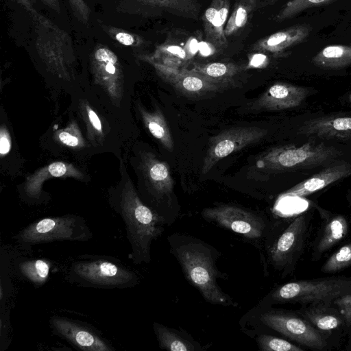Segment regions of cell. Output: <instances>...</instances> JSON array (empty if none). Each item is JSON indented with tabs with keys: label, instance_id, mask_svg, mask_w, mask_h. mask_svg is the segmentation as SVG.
Returning <instances> with one entry per match:
<instances>
[{
	"label": "cell",
	"instance_id": "9c48e42d",
	"mask_svg": "<svg viewBox=\"0 0 351 351\" xmlns=\"http://www.w3.org/2000/svg\"><path fill=\"white\" fill-rule=\"evenodd\" d=\"M340 152L324 143H306L301 146L286 145L272 148L257 158L254 169L260 173L319 165L335 158Z\"/></svg>",
	"mask_w": 351,
	"mask_h": 351
},
{
	"label": "cell",
	"instance_id": "2e32d148",
	"mask_svg": "<svg viewBox=\"0 0 351 351\" xmlns=\"http://www.w3.org/2000/svg\"><path fill=\"white\" fill-rule=\"evenodd\" d=\"M117 10L124 14L148 16L156 9H163L184 16L196 19L197 0H114Z\"/></svg>",
	"mask_w": 351,
	"mask_h": 351
},
{
	"label": "cell",
	"instance_id": "30bf717a",
	"mask_svg": "<svg viewBox=\"0 0 351 351\" xmlns=\"http://www.w3.org/2000/svg\"><path fill=\"white\" fill-rule=\"evenodd\" d=\"M308 225L305 215H300L278 236L271 234L264 241L266 267L269 264L282 277L291 273L302 251Z\"/></svg>",
	"mask_w": 351,
	"mask_h": 351
},
{
	"label": "cell",
	"instance_id": "ab89813d",
	"mask_svg": "<svg viewBox=\"0 0 351 351\" xmlns=\"http://www.w3.org/2000/svg\"><path fill=\"white\" fill-rule=\"evenodd\" d=\"M12 147V141L5 125H2L0 129V154L3 157L8 154Z\"/></svg>",
	"mask_w": 351,
	"mask_h": 351
},
{
	"label": "cell",
	"instance_id": "8fae6325",
	"mask_svg": "<svg viewBox=\"0 0 351 351\" xmlns=\"http://www.w3.org/2000/svg\"><path fill=\"white\" fill-rule=\"evenodd\" d=\"M267 133V130L258 127H237L212 137L203 160L202 173H207L220 160L261 141Z\"/></svg>",
	"mask_w": 351,
	"mask_h": 351
},
{
	"label": "cell",
	"instance_id": "d590c367",
	"mask_svg": "<svg viewBox=\"0 0 351 351\" xmlns=\"http://www.w3.org/2000/svg\"><path fill=\"white\" fill-rule=\"evenodd\" d=\"M57 137L61 143L68 147H78L84 145L83 138L75 123H71L66 128L58 132Z\"/></svg>",
	"mask_w": 351,
	"mask_h": 351
},
{
	"label": "cell",
	"instance_id": "f1b7e54d",
	"mask_svg": "<svg viewBox=\"0 0 351 351\" xmlns=\"http://www.w3.org/2000/svg\"><path fill=\"white\" fill-rule=\"evenodd\" d=\"M11 271V259L8 253L1 248L0 258V313L9 311L7 303L12 287L9 274Z\"/></svg>",
	"mask_w": 351,
	"mask_h": 351
},
{
	"label": "cell",
	"instance_id": "6da1fadb",
	"mask_svg": "<svg viewBox=\"0 0 351 351\" xmlns=\"http://www.w3.org/2000/svg\"><path fill=\"white\" fill-rule=\"evenodd\" d=\"M170 253L179 263L188 282L195 288L204 300L211 304L237 307L234 300L219 287V279L228 275L217 267L221 253L208 243L194 236L174 232L167 237Z\"/></svg>",
	"mask_w": 351,
	"mask_h": 351
},
{
	"label": "cell",
	"instance_id": "74e56055",
	"mask_svg": "<svg viewBox=\"0 0 351 351\" xmlns=\"http://www.w3.org/2000/svg\"><path fill=\"white\" fill-rule=\"evenodd\" d=\"M341 313L347 326H351V292L342 295L333 301Z\"/></svg>",
	"mask_w": 351,
	"mask_h": 351
},
{
	"label": "cell",
	"instance_id": "d6986e66",
	"mask_svg": "<svg viewBox=\"0 0 351 351\" xmlns=\"http://www.w3.org/2000/svg\"><path fill=\"white\" fill-rule=\"evenodd\" d=\"M350 174L351 166L349 164L343 163L329 167L288 189L280 197H305Z\"/></svg>",
	"mask_w": 351,
	"mask_h": 351
},
{
	"label": "cell",
	"instance_id": "83f0119b",
	"mask_svg": "<svg viewBox=\"0 0 351 351\" xmlns=\"http://www.w3.org/2000/svg\"><path fill=\"white\" fill-rule=\"evenodd\" d=\"M313 63L323 69H340L351 64V47L331 45L325 47L312 58Z\"/></svg>",
	"mask_w": 351,
	"mask_h": 351
},
{
	"label": "cell",
	"instance_id": "b9f144b4",
	"mask_svg": "<svg viewBox=\"0 0 351 351\" xmlns=\"http://www.w3.org/2000/svg\"><path fill=\"white\" fill-rule=\"evenodd\" d=\"M198 45H199L195 39L191 38L190 40H189L185 47L184 48L186 53L187 59L195 53L198 49Z\"/></svg>",
	"mask_w": 351,
	"mask_h": 351
},
{
	"label": "cell",
	"instance_id": "8d00e7d4",
	"mask_svg": "<svg viewBox=\"0 0 351 351\" xmlns=\"http://www.w3.org/2000/svg\"><path fill=\"white\" fill-rule=\"evenodd\" d=\"M70 7L77 19L84 25H88L91 10L84 0H69Z\"/></svg>",
	"mask_w": 351,
	"mask_h": 351
},
{
	"label": "cell",
	"instance_id": "e0dca14e",
	"mask_svg": "<svg viewBox=\"0 0 351 351\" xmlns=\"http://www.w3.org/2000/svg\"><path fill=\"white\" fill-rule=\"evenodd\" d=\"M311 29L308 24L289 27L259 39L252 45V50L273 54L280 53L304 42L308 38Z\"/></svg>",
	"mask_w": 351,
	"mask_h": 351
},
{
	"label": "cell",
	"instance_id": "4fadbf2b",
	"mask_svg": "<svg viewBox=\"0 0 351 351\" xmlns=\"http://www.w3.org/2000/svg\"><path fill=\"white\" fill-rule=\"evenodd\" d=\"M90 66L95 82L114 101H119L123 93V75L116 53L106 45H97L90 56Z\"/></svg>",
	"mask_w": 351,
	"mask_h": 351
},
{
	"label": "cell",
	"instance_id": "e575fe53",
	"mask_svg": "<svg viewBox=\"0 0 351 351\" xmlns=\"http://www.w3.org/2000/svg\"><path fill=\"white\" fill-rule=\"evenodd\" d=\"M351 266V243L346 244L333 253L321 268L324 273L341 271Z\"/></svg>",
	"mask_w": 351,
	"mask_h": 351
},
{
	"label": "cell",
	"instance_id": "f35d334b",
	"mask_svg": "<svg viewBox=\"0 0 351 351\" xmlns=\"http://www.w3.org/2000/svg\"><path fill=\"white\" fill-rule=\"evenodd\" d=\"M84 112L86 116V124H88V128L90 131L94 132L97 136H103V129L101 121L97 114V113L89 106L88 104H85Z\"/></svg>",
	"mask_w": 351,
	"mask_h": 351
},
{
	"label": "cell",
	"instance_id": "1f68e13d",
	"mask_svg": "<svg viewBox=\"0 0 351 351\" xmlns=\"http://www.w3.org/2000/svg\"><path fill=\"white\" fill-rule=\"evenodd\" d=\"M258 348L261 351H301L303 349L284 339L267 334L254 335Z\"/></svg>",
	"mask_w": 351,
	"mask_h": 351
},
{
	"label": "cell",
	"instance_id": "484cf974",
	"mask_svg": "<svg viewBox=\"0 0 351 351\" xmlns=\"http://www.w3.org/2000/svg\"><path fill=\"white\" fill-rule=\"evenodd\" d=\"M189 70L210 82L223 86L232 80L241 68L234 63L217 62L194 64Z\"/></svg>",
	"mask_w": 351,
	"mask_h": 351
},
{
	"label": "cell",
	"instance_id": "cb8c5ba5",
	"mask_svg": "<svg viewBox=\"0 0 351 351\" xmlns=\"http://www.w3.org/2000/svg\"><path fill=\"white\" fill-rule=\"evenodd\" d=\"M348 223L344 217L338 215L325 220L315 239L313 255L320 257L326 251L343 239L348 233Z\"/></svg>",
	"mask_w": 351,
	"mask_h": 351
},
{
	"label": "cell",
	"instance_id": "ba28073f",
	"mask_svg": "<svg viewBox=\"0 0 351 351\" xmlns=\"http://www.w3.org/2000/svg\"><path fill=\"white\" fill-rule=\"evenodd\" d=\"M36 33L35 46L47 69L60 77L69 78L74 59L69 34L39 12L32 17Z\"/></svg>",
	"mask_w": 351,
	"mask_h": 351
},
{
	"label": "cell",
	"instance_id": "d6a6232c",
	"mask_svg": "<svg viewBox=\"0 0 351 351\" xmlns=\"http://www.w3.org/2000/svg\"><path fill=\"white\" fill-rule=\"evenodd\" d=\"M151 56L158 62L175 66H178L180 61L187 59L184 48L170 44L158 46L154 53Z\"/></svg>",
	"mask_w": 351,
	"mask_h": 351
},
{
	"label": "cell",
	"instance_id": "5b68a950",
	"mask_svg": "<svg viewBox=\"0 0 351 351\" xmlns=\"http://www.w3.org/2000/svg\"><path fill=\"white\" fill-rule=\"evenodd\" d=\"M350 292L351 278L296 280L273 288L256 305L267 307L285 303H332Z\"/></svg>",
	"mask_w": 351,
	"mask_h": 351
},
{
	"label": "cell",
	"instance_id": "d4e9b609",
	"mask_svg": "<svg viewBox=\"0 0 351 351\" xmlns=\"http://www.w3.org/2000/svg\"><path fill=\"white\" fill-rule=\"evenodd\" d=\"M19 276L38 288L47 281L51 269V263L45 258H23L14 263Z\"/></svg>",
	"mask_w": 351,
	"mask_h": 351
},
{
	"label": "cell",
	"instance_id": "7402d4cb",
	"mask_svg": "<svg viewBox=\"0 0 351 351\" xmlns=\"http://www.w3.org/2000/svg\"><path fill=\"white\" fill-rule=\"evenodd\" d=\"M153 330L162 350L170 351H206L211 343L202 345L185 330L176 329L157 322L153 324Z\"/></svg>",
	"mask_w": 351,
	"mask_h": 351
},
{
	"label": "cell",
	"instance_id": "4dcf8cb0",
	"mask_svg": "<svg viewBox=\"0 0 351 351\" xmlns=\"http://www.w3.org/2000/svg\"><path fill=\"white\" fill-rule=\"evenodd\" d=\"M252 11L247 3L241 0L237 1L224 28L226 38L233 35L246 25L250 14Z\"/></svg>",
	"mask_w": 351,
	"mask_h": 351
},
{
	"label": "cell",
	"instance_id": "7c38bea8",
	"mask_svg": "<svg viewBox=\"0 0 351 351\" xmlns=\"http://www.w3.org/2000/svg\"><path fill=\"white\" fill-rule=\"evenodd\" d=\"M137 57L153 66L157 75L182 95L189 97H200L217 92L223 86L210 82L189 69L163 64L150 54H136Z\"/></svg>",
	"mask_w": 351,
	"mask_h": 351
},
{
	"label": "cell",
	"instance_id": "8992f818",
	"mask_svg": "<svg viewBox=\"0 0 351 351\" xmlns=\"http://www.w3.org/2000/svg\"><path fill=\"white\" fill-rule=\"evenodd\" d=\"M93 233L85 220L77 215H65L44 217L17 232L13 239L21 250L30 252L36 245L54 241L90 240Z\"/></svg>",
	"mask_w": 351,
	"mask_h": 351
},
{
	"label": "cell",
	"instance_id": "836d02e7",
	"mask_svg": "<svg viewBox=\"0 0 351 351\" xmlns=\"http://www.w3.org/2000/svg\"><path fill=\"white\" fill-rule=\"evenodd\" d=\"M101 28L112 39L119 43L132 47H140L146 45L145 40L141 36L127 30L100 23Z\"/></svg>",
	"mask_w": 351,
	"mask_h": 351
},
{
	"label": "cell",
	"instance_id": "9a60e30c",
	"mask_svg": "<svg viewBox=\"0 0 351 351\" xmlns=\"http://www.w3.org/2000/svg\"><path fill=\"white\" fill-rule=\"evenodd\" d=\"M308 93L305 88L277 82L254 101L250 108L255 110H281L295 108L305 99Z\"/></svg>",
	"mask_w": 351,
	"mask_h": 351
},
{
	"label": "cell",
	"instance_id": "603a6c76",
	"mask_svg": "<svg viewBox=\"0 0 351 351\" xmlns=\"http://www.w3.org/2000/svg\"><path fill=\"white\" fill-rule=\"evenodd\" d=\"M332 303H314L300 308L298 312L321 331H331L346 325L339 308Z\"/></svg>",
	"mask_w": 351,
	"mask_h": 351
},
{
	"label": "cell",
	"instance_id": "ac0fdd59",
	"mask_svg": "<svg viewBox=\"0 0 351 351\" xmlns=\"http://www.w3.org/2000/svg\"><path fill=\"white\" fill-rule=\"evenodd\" d=\"M69 177L82 179L84 176L72 164L64 162H52L27 178L24 185L25 195L30 199V202L38 203L42 197V185L45 180L52 178Z\"/></svg>",
	"mask_w": 351,
	"mask_h": 351
},
{
	"label": "cell",
	"instance_id": "44dd1931",
	"mask_svg": "<svg viewBox=\"0 0 351 351\" xmlns=\"http://www.w3.org/2000/svg\"><path fill=\"white\" fill-rule=\"evenodd\" d=\"M299 133L320 138L351 139V116L311 119L299 129Z\"/></svg>",
	"mask_w": 351,
	"mask_h": 351
},
{
	"label": "cell",
	"instance_id": "7a4b0ae2",
	"mask_svg": "<svg viewBox=\"0 0 351 351\" xmlns=\"http://www.w3.org/2000/svg\"><path fill=\"white\" fill-rule=\"evenodd\" d=\"M112 203L125 224L126 238L131 247L130 260L135 265L150 263L151 245L165 232L163 221L139 197L130 181L125 184Z\"/></svg>",
	"mask_w": 351,
	"mask_h": 351
},
{
	"label": "cell",
	"instance_id": "ee69618b",
	"mask_svg": "<svg viewBox=\"0 0 351 351\" xmlns=\"http://www.w3.org/2000/svg\"><path fill=\"white\" fill-rule=\"evenodd\" d=\"M43 4L60 14L61 12V8L59 0H40Z\"/></svg>",
	"mask_w": 351,
	"mask_h": 351
},
{
	"label": "cell",
	"instance_id": "7bdbcfd3",
	"mask_svg": "<svg viewBox=\"0 0 351 351\" xmlns=\"http://www.w3.org/2000/svg\"><path fill=\"white\" fill-rule=\"evenodd\" d=\"M12 1H14L21 6H23L27 12L31 15V16H35L38 12L37 10L34 8L32 5L30 0H11Z\"/></svg>",
	"mask_w": 351,
	"mask_h": 351
},
{
	"label": "cell",
	"instance_id": "4316f807",
	"mask_svg": "<svg viewBox=\"0 0 351 351\" xmlns=\"http://www.w3.org/2000/svg\"><path fill=\"white\" fill-rule=\"evenodd\" d=\"M144 125L150 134L169 151L173 150L174 143L165 118L159 109L149 112L138 107Z\"/></svg>",
	"mask_w": 351,
	"mask_h": 351
},
{
	"label": "cell",
	"instance_id": "5bb4252c",
	"mask_svg": "<svg viewBox=\"0 0 351 351\" xmlns=\"http://www.w3.org/2000/svg\"><path fill=\"white\" fill-rule=\"evenodd\" d=\"M53 332L77 348L85 351H114L98 332L77 321L54 315L49 319Z\"/></svg>",
	"mask_w": 351,
	"mask_h": 351
},
{
	"label": "cell",
	"instance_id": "52a82bcc",
	"mask_svg": "<svg viewBox=\"0 0 351 351\" xmlns=\"http://www.w3.org/2000/svg\"><path fill=\"white\" fill-rule=\"evenodd\" d=\"M201 215L208 223L234 232L251 242L265 241L274 226L263 215L232 204L218 203L204 208Z\"/></svg>",
	"mask_w": 351,
	"mask_h": 351
},
{
	"label": "cell",
	"instance_id": "3957f363",
	"mask_svg": "<svg viewBox=\"0 0 351 351\" xmlns=\"http://www.w3.org/2000/svg\"><path fill=\"white\" fill-rule=\"evenodd\" d=\"M298 314L256 305L241 317L239 324L243 332L250 337L273 330L306 347L324 349L327 341L322 331Z\"/></svg>",
	"mask_w": 351,
	"mask_h": 351
},
{
	"label": "cell",
	"instance_id": "c3c4849f",
	"mask_svg": "<svg viewBox=\"0 0 351 351\" xmlns=\"http://www.w3.org/2000/svg\"><path fill=\"white\" fill-rule=\"evenodd\" d=\"M348 98H349L350 101H351V94L349 95Z\"/></svg>",
	"mask_w": 351,
	"mask_h": 351
},
{
	"label": "cell",
	"instance_id": "7dc6e473",
	"mask_svg": "<svg viewBox=\"0 0 351 351\" xmlns=\"http://www.w3.org/2000/svg\"><path fill=\"white\" fill-rule=\"evenodd\" d=\"M278 0H262V2L261 3V5L263 6H268L274 4L276 3Z\"/></svg>",
	"mask_w": 351,
	"mask_h": 351
},
{
	"label": "cell",
	"instance_id": "ffe728a7",
	"mask_svg": "<svg viewBox=\"0 0 351 351\" xmlns=\"http://www.w3.org/2000/svg\"><path fill=\"white\" fill-rule=\"evenodd\" d=\"M229 8L230 0H213L202 16L206 38L216 49H223L227 47L224 28Z\"/></svg>",
	"mask_w": 351,
	"mask_h": 351
},
{
	"label": "cell",
	"instance_id": "f6af8a7d",
	"mask_svg": "<svg viewBox=\"0 0 351 351\" xmlns=\"http://www.w3.org/2000/svg\"><path fill=\"white\" fill-rule=\"evenodd\" d=\"M212 47H215L212 44L208 42L207 43H202L199 45V51L202 54L207 56L212 53Z\"/></svg>",
	"mask_w": 351,
	"mask_h": 351
},
{
	"label": "cell",
	"instance_id": "f546056e",
	"mask_svg": "<svg viewBox=\"0 0 351 351\" xmlns=\"http://www.w3.org/2000/svg\"><path fill=\"white\" fill-rule=\"evenodd\" d=\"M336 0H289L275 16V21L282 22L291 19L306 9L326 5Z\"/></svg>",
	"mask_w": 351,
	"mask_h": 351
},
{
	"label": "cell",
	"instance_id": "bcb514c9",
	"mask_svg": "<svg viewBox=\"0 0 351 351\" xmlns=\"http://www.w3.org/2000/svg\"><path fill=\"white\" fill-rule=\"evenodd\" d=\"M244 2L247 3L252 8V10L254 11L258 5V3L260 0H241Z\"/></svg>",
	"mask_w": 351,
	"mask_h": 351
},
{
	"label": "cell",
	"instance_id": "277c9868",
	"mask_svg": "<svg viewBox=\"0 0 351 351\" xmlns=\"http://www.w3.org/2000/svg\"><path fill=\"white\" fill-rule=\"evenodd\" d=\"M71 283L82 287L125 289L138 282L137 274L119 260L105 256H81L66 271Z\"/></svg>",
	"mask_w": 351,
	"mask_h": 351
},
{
	"label": "cell",
	"instance_id": "60d3db41",
	"mask_svg": "<svg viewBox=\"0 0 351 351\" xmlns=\"http://www.w3.org/2000/svg\"><path fill=\"white\" fill-rule=\"evenodd\" d=\"M268 63L267 57L261 53L253 54L248 62V67H262L265 66Z\"/></svg>",
	"mask_w": 351,
	"mask_h": 351
}]
</instances>
